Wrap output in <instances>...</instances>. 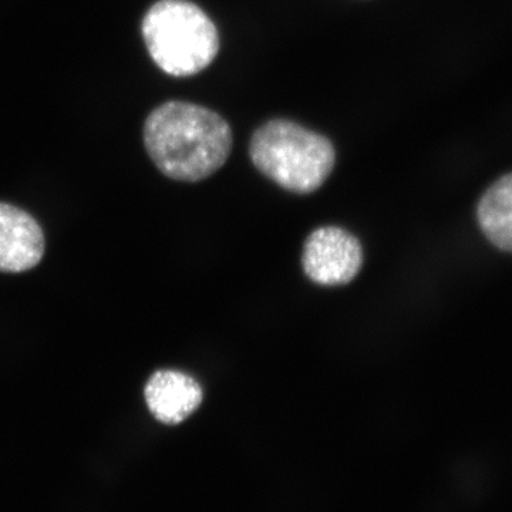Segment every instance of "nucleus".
<instances>
[{"label":"nucleus","mask_w":512,"mask_h":512,"mask_svg":"<svg viewBox=\"0 0 512 512\" xmlns=\"http://www.w3.org/2000/svg\"><path fill=\"white\" fill-rule=\"evenodd\" d=\"M144 146L165 177L198 183L224 167L234 137L220 114L187 101H167L148 114Z\"/></svg>","instance_id":"nucleus-1"},{"label":"nucleus","mask_w":512,"mask_h":512,"mask_svg":"<svg viewBox=\"0 0 512 512\" xmlns=\"http://www.w3.org/2000/svg\"><path fill=\"white\" fill-rule=\"evenodd\" d=\"M249 157L259 173L293 194L318 191L332 174V141L291 120L274 119L256 128Z\"/></svg>","instance_id":"nucleus-2"},{"label":"nucleus","mask_w":512,"mask_h":512,"mask_svg":"<svg viewBox=\"0 0 512 512\" xmlns=\"http://www.w3.org/2000/svg\"><path fill=\"white\" fill-rule=\"evenodd\" d=\"M154 63L174 77L207 69L220 50V35L210 16L190 0H158L141 23Z\"/></svg>","instance_id":"nucleus-3"},{"label":"nucleus","mask_w":512,"mask_h":512,"mask_svg":"<svg viewBox=\"0 0 512 512\" xmlns=\"http://www.w3.org/2000/svg\"><path fill=\"white\" fill-rule=\"evenodd\" d=\"M362 266V244L346 229H315L303 245V272L315 284L348 285L359 275Z\"/></svg>","instance_id":"nucleus-4"},{"label":"nucleus","mask_w":512,"mask_h":512,"mask_svg":"<svg viewBox=\"0 0 512 512\" xmlns=\"http://www.w3.org/2000/svg\"><path fill=\"white\" fill-rule=\"evenodd\" d=\"M46 241L35 217L0 202V272L20 274L30 271L42 261Z\"/></svg>","instance_id":"nucleus-5"},{"label":"nucleus","mask_w":512,"mask_h":512,"mask_svg":"<svg viewBox=\"0 0 512 512\" xmlns=\"http://www.w3.org/2000/svg\"><path fill=\"white\" fill-rule=\"evenodd\" d=\"M148 412L165 426H178L200 409L201 384L180 370H157L144 387Z\"/></svg>","instance_id":"nucleus-6"},{"label":"nucleus","mask_w":512,"mask_h":512,"mask_svg":"<svg viewBox=\"0 0 512 512\" xmlns=\"http://www.w3.org/2000/svg\"><path fill=\"white\" fill-rule=\"evenodd\" d=\"M477 220L494 247L512 252V173L484 192L478 202Z\"/></svg>","instance_id":"nucleus-7"}]
</instances>
